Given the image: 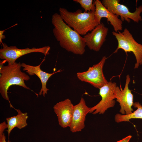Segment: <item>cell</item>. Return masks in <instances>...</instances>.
Masks as SVG:
<instances>
[{
    "instance_id": "4fadbf2b",
    "label": "cell",
    "mask_w": 142,
    "mask_h": 142,
    "mask_svg": "<svg viewBox=\"0 0 142 142\" xmlns=\"http://www.w3.org/2000/svg\"><path fill=\"white\" fill-rule=\"evenodd\" d=\"M96 8L95 14L96 18L99 24L103 18H106L113 27L114 32H118L122 29L123 21L118 16L113 14L105 8L99 0L94 1Z\"/></svg>"
},
{
    "instance_id": "9c48e42d",
    "label": "cell",
    "mask_w": 142,
    "mask_h": 142,
    "mask_svg": "<svg viewBox=\"0 0 142 142\" xmlns=\"http://www.w3.org/2000/svg\"><path fill=\"white\" fill-rule=\"evenodd\" d=\"M130 81V76L127 75L124 89L121 90L119 87L117 86L114 92L115 98L121 107L119 111L123 115L130 114L133 111L131 107L134 103L133 95L129 88Z\"/></svg>"
},
{
    "instance_id": "e0dca14e",
    "label": "cell",
    "mask_w": 142,
    "mask_h": 142,
    "mask_svg": "<svg viewBox=\"0 0 142 142\" xmlns=\"http://www.w3.org/2000/svg\"><path fill=\"white\" fill-rule=\"evenodd\" d=\"M73 1L79 4L84 9L85 12L95 11V4L94 1L93 0H74Z\"/></svg>"
},
{
    "instance_id": "44dd1931",
    "label": "cell",
    "mask_w": 142,
    "mask_h": 142,
    "mask_svg": "<svg viewBox=\"0 0 142 142\" xmlns=\"http://www.w3.org/2000/svg\"><path fill=\"white\" fill-rule=\"evenodd\" d=\"M4 30H1L0 31V42L2 44V39H4L6 38L5 36L3 34Z\"/></svg>"
},
{
    "instance_id": "277c9868",
    "label": "cell",
    "mask_w": 142,
    "mask_h": 142,
    "mask_svg": "<svg viewBox=\"0 0 142 142\" xmlns=\"http://www.w3.org/2000/svg\"><path fill=\"white\" fill-rule=\"evenodd\" d=\"M113 35L116 39L118 45L114 53L121 49L126 53L132 52L135 56L136 62L134 68H138L142 64V44L138 43L134 38L129 31L125 28L122 32L113 31Z\"/></svg>"
},
{
    "instance_id": "ac0fdd59",
    "label": "cell",
    "mask_w": 142,
    "mask_h": 142,
    "mask_svg": "<svg viewBox=\"0 0 142 142\" xmlns=\"http://www.w3.org/2000/svg\"><path fill=\"white\" fill-rule=\"evenodd\" d=\"M7 128V124L5 121H4L0 123V135L3 134L5 129Z\"/></svg>"
},
{
    "instance_id": "5bb4252c",
    "label": "cell",
    "mask_w": 142,
    "mask_h": 142,
    "mask_svg": "<svg viewBox=\"0 0 142 142\" xmlns=\"http://www.w3.org/2000/svg\"><path fill=\"white\" fill-rule=\"evenodd\" d=\"M45 59H44L40 63L36 66H33L28 65L24 63H22L21 66L23 67V70L26 71V72L30 75H35L40 79L42 84L41 88L39 93V95H41L42 94L43 97L47 93L49 90L46 87L47 82L49 79L54 74L62 72V70L59 69L55 72L52 73H49L44 72L40 68V66Z\"/></svg>"
},
{
    "instance_id": "8fae6325",
    "label": "cell",
    "mask_w": 142,
    "mask_h": 142,
    "mask_svg": "<svg viewBox=\"0 0 142 142\" xmlns=\"http://www.w3.org/2000/svg\"><path fill=\"white\" fill-rule=\"evenodd\" d=\"M74 106L69 98L57 103L54 106V110L57 116L59 124L62 128L70 126Z\"/></svg>"
},
{
    "instance_id": "d6986e66",
    "label": "cell",
    "mask_w": 142,
    "mask_h": 142,
    "mask_svg": "<svg viewBox=\"0 0 142 142\" xmlns=\"http://www.w3.org/2000/svg\"><path fill=\"white\" fill-rule=\"evenodd\" d=\"M131 137L132 136L129 135L116 142H129Z\"/></svg>"
},
{
    "instance_id": "7a4b0ae2",
    "label": "cell",
    "mask_w": 142,
    "mask_h": 142,
    "mask_svg": "<svg viewBox=\"0 0 142 142\" xmlns=\"http://www.w3.org/2000/svg\"><path fill=\"white\" fill-rule=\"evenodd\" d=\"M59 11L64 22L80 35H85L99 24L95 17V11L83 13L81 9H78L72 12L62 7Z\"/></svg>"
},
{
    "instance_id": "8992f818",
    "label": "cell",
    "mask_w": 142,
    "mask_h": 142,
    "mask_svg": "<svg viewBox=\"0 0 142 142\" xmlns=\"http://www.w3.org/2000/svg\"><path fill=\"white\" fill-rule=\"evenodd\" d=\"M119 0H103V5L113 14L119 17L123 22L124 21L128 23L131 19L134 22L139 23L142 20L140 14L142 12V5L136 8L134 12H130L126 6L119 3Z\"/></svg>"
},
{
    "instance_id": "9a60e30c",
    "label": "cell",
    "mask_w": 142,
    "mask_h": 142,
    "mask_svg": "<svg viewBox=\"0 0 142 142\" xmlns=\"http://www.w3.org/2000/svg\"><path fill=\"white\" fill-rule=\"evenodd\" d=\"M17 112L16 116L7 118L6 119L8 125L7 130L8 137H9L11 131L15 127L21 129L26 127L27 125V120L28 118L27 113H23L19 109L13 108Z\"/></svg>"
},
{
    "instance_id": "30bf717a",
    "label": "cell",
    "mask_w": 142,
    "mask_h": 142,
    "mask_svg": "<svg viewBox=\"0 0 142 142\" xmlns=\"http://www.w3.org/2000/svg\"><path fill=\"white\" fill-rule=\"evenodd\" d=\"M108 28L103 23L99 24L90 33L84 36L86 45L90 50L98 52L106 40Z\"/></svg>"
},
{
    "instance_id": "7c38bea8",
    "label": "cell",
    "mask_w": 142,
    "mask_h": 142,
    "mask_svg": "<svg viewBox=\"0 0 142 142\" xmlns=\"http://www.w3.org/2000/svg\"><path fill=\"white\" fill-rule=\"evenodd\" d=\"M90 109L82 97L79 103L74 105L72 121L69 127L70 130L72 133L80 131L84 128L86 117L89 113Z\"/></svg>"
},
{
    "instance_id": "3957f363",
    "label": "cell",
    "mask_w": 142,
    "mask_h": 142,
    "mask_svg": "<svg viewBox=\"0 0 142 142\" xmlns=\"http://www.w3.org/2000/svg\"><path fill=\"white\" fill-rule=\"evenodd\" d=\"M21 64L16 62L13 64L2 65L0 67V93L3 98L9 102L8 90L9 87L16 85L22 87L28 90L24 82L30 79L29 76L21 70Z\"/></svg>"
},
{
    "instance_id": "ffe728a7",
    "label": "cell",
    "mask_w": 142,
    "mask_h": 142,
    "mask_svg": "<svg viewBox=\"0 0 142 142\" xmlns=\"http://www.w3.org/2000/svg\"><path fill=\"white\" fill-rule=\"evenodd\" d=\"M6 139V136L4 133L3 134L0 135V142H11L9 140L7 141Z\"/></svg>"
},
{
    "instance_id": "5b68a950",
    "label": "cell",
    "mask_w": 142,
    "mask_h": 142,
    "mask_svg": "<svg viewBox=\"0 0 142 142\" xmlns=\"http://www.w3.org/2000/svg\"><path fill=\"white\" fill-rule=\"evenodd\" d=\"M106 59V57L104 56L99 63L89 67L86 71L78 72L77 74V78L81 81L88 83L99 89L108 82L103 71Z\"/></svg>"
},
{
    "instance_id": "ba28073f",
    "label": "cell",
    "mask_w": 142,
    "mask_h": 142,
    "mask_svg": "<svg viewBox=\"0 0 142 142\" xmlns=\"http://www.w3.org/2000/svg\"><path fill=\"white\" fill-rule=\"evenodd\" d=\"M117 86L116 83L110 81L100 88L99 94L101 100L96 105L90 108L89 113L93 114H103L108 108L113 107L115 103L114 92Z\"/></svg>"
},
{
    "instance_id": "6da1fadb",
    "label": "cell",
    "mask_w": 142,
    "mask_h": 142,
    "mask_svg": "<svg viewBox=\"0 0 142 142\" xmlns=\"http://www.w3.org/2000/svg\"><path fill=\"white\" fill-rule=\"evenodd\" d=\"M51 22L54 27V35L62 48L74 54L84 53L86 45L84 37L68 26L59 14H54Z\"/></svg>"
},
{
    "instance_id": "2e32d148",
    "label": "cell",
    "mask_w": 142,
    "mask_h": 142,
    "mask_svg": "<svg viewBox=\"0 0 142 142\" xmlns=\"http://www.w3.org/2000/svg\"><path fill=\"white\" fill-rule=\"evenodd\" d=\"M133 105L134 107L137 108L136 110L129 114H116L115 117V121L118 123L123 121H129V120L132 119H142V105L137 102L134 103Z\"/></svg>"
},
{
    "instance_id": "52a82bcc",
    "label": "cell",
    "mask_w": 142,
    "mask_h": 142,
    "mask_svg": "<svg viewBox=\"0 0 142 142\" xmlns=\"http://www.w3.org/2000/svg\"><path fill=\"white\" fill-rule=\"evenodd\" d=\"M2 44L3 48L0 49V58L7 62L8 64L15 63L16 60L20 57L32 53L40 52L45 55H48L50 48L49 46H47L39 48L20 49L16 46L9 47L5 43Z\"/></svg>"
}]
</instances>
